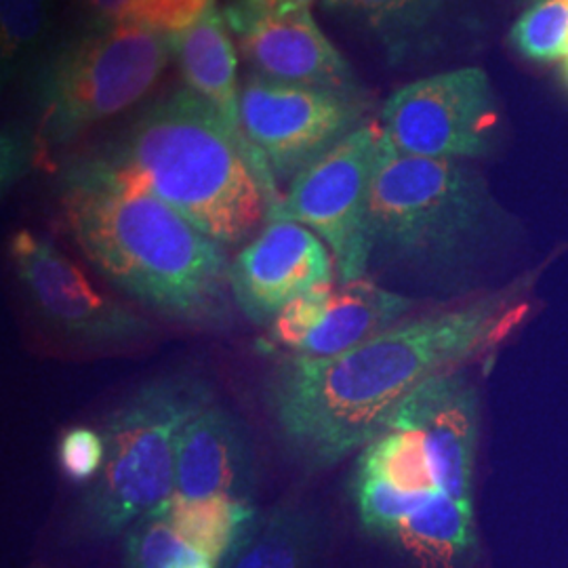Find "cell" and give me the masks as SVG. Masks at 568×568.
<instances>
[{
    "instance_id": "484cf974",
    "label": "cell",
    "mask_w": 568,
    "mask_h": 568,
    "mask_svg": "<svg viewBox=\"0 0 568 568\" xmlns=\"http://www.w3.org/2000/svg\"><path fill=\"white\" fill-rule=\"evenodd\" d=\"M47 0H0L2 58L11 60L41 39Z\"/></svg>"
},
{
    "instance_id": "ac0fdd59",
    "label": "cell",
    "mask_w": 568,
    "mask_h": 568,
    "mask_svg": "<svg viewBox=\"0 0 568 568\" xmlns=\"http://www.w3.org/2000/svg\"><path fill=\"white\" fill-rule=\"evenodd\" d=\"M171 44L178 53L183 79L190 91L217 110L230 129L244 140L241 129V91L236 77L239 58L222 11L213 4L201 20L171 37Z\"/></svg>"
},
{
    "instance_id": "ffe728a7",
    "label": "cell",
    "mask_w": 568,
    "mask_h": 568,
    "mask_svg": "<svg viewBox=\"0 0 568 568\" xmlns=\"http://www.w3.org/2000/svg\"><path fill=\"white\" fill-rule=\"evenodd\" d=\"M445 4L447 0H323L325 11L365 23L396 53L426 32Z\"/></svg>"
},
{
    "instance_id": "7402d4cb",
    "label": "cell",
    "mask_w": 568,
    "mask_h": 568,
    "mask_svg": "<svg viewBox=\"0 0 568 568\" xmlns=\"http://www.w3.org/2000/svg\"><path fill=\"white\" fill-rule=\"evenodd\" d=\"M514 49L530 61L549 63L568 55V0H535L509 32Z\"/></svg>"
},
{
    "instance_id": "e0dca14e",
    "label": "cell",
    "mask_w": 568,
    "mask_h": 568,
    "mask_svg": "<svg viewBox=\"0 0 568 568\" xmlns=\"http://www.w3.org/2000/svg\"><path fill=\"white\" fill-rule=\"evenodd\" d=\"M328 527L318 509L297 499L260 511L224 568H323Z\"/></svg>"
},
{
    "instance_id": "7a4b0ae2",
    "label": "cell",
    "mask_w": 568,
    "mask_h": 568,
    "mask_svg": "<svg viewBox=\"0 0 568 568\" xmlns=\"http://www.w3.org/2000/svg\"><path fill=\"white\" fill-rule=\"evenodd\" d=\"M61 203L84 257L131 300L190 328L230 326L234 297L225 246L173 206L103 159L68 173Z\"/></svg>"
},
{
    "instance_id": "f546056e",
    "label": "cell",
    "mask_w": 568,
    "mask_h": 568,
    "mask_svg": "<svg viewBox=\"0 0 568 568\" xmlns=\"http://www.w3.org/2000/svg\"><path fill=\"white\" fill-rule=\"evenodd\" d=\"M520 2H528V4H530V2H535V0H520Z\"/></svg>"
},
{
    "instance_id": "603a6c76",
    "label": "cell",
    "mask_w": 568,
    "mask_h": 568,
    "mask_svg": "<svg viewBox=\"0 0 568 568\" xmlns=\"http://www.w3.org/2000/svg\"><path fill=\"white\" fill-rule=\"evenodd\" d=\"M333 291L335 284H323L284 305L276 318L267 325V335L262 342L264 349L281 356L293 354L295 347L307 337V333L325 316Z\"/></svg>"
},
{
    "instance_id": "6da1fadb",
    "label": "cell",
    "mask_w": 568,
    "mask_h": 568,
    "mask_svg": "<svg viewBox=\"0 0 568 568\" xmlns=\"http://www.w3.org/2000/svg\"><path fill=\"white\" fill-rule=\"evenodd\" d=\"M537 274L466 304L406 318L335 358L281 356L264 400L295 464L321 471L366 447L410 394L497 349L527 321Z\"/></svg>"
},
{
    "instance_id": "30bf717a",
    "label": "cell",
    "mask_w": 568,
    "mask_h": 568,
    "mask_svg": "<svg viewBox=\"0 0 568 568\" xmlns=\"http://www.w3.org/2000/svg\"><path fill=\"white\" fill-rule=\"evenodd\" d=\"M365 100L251 74L241 89V129L276 187L363 126Z\"/></svg>"
},
{
    "instance_id": "9a60e30c",
    "label": "cell",
    "mask_w": 568,
    "mask_h": 568,
    "mask_svg": "<svg viewBox=\"0 0 568 568\" xmlns=\"http://www.w3.org/2000/svg\"><path fill=\"white\" fill-rule=\"evenodd\" d=\"M257 455L239 415L209 403L182 429L175 462V495L227 497L255 504Z\"/></svg>"
},
{
    "instance_id": "8fae6325",
    "label": "cell",
    "mask_w": 568,
    "mask_h": 568,
    "mask_svg": "<svg viewBox=\"0 0 568 568\" xmlns=\"http://www.w3.org/2000/svg\"><path fill=\"white\" fill-rule=\"evenodd\" d=\"M382 129L387 143L408 156L474 161L495 150L501 112L487 72L459 68L392 93Z\"/></svg>"
},
{
    "instance_id": "7c38bea8",
    "label": "cell",
    "mask_w": 568,
    "mask_h": 568,
    "mask_svg": "<svg viewBox=\"0 0 568 568\" xmlns=\"http://www.w3.org/2000/svg\"><path fill=\"white\" fill-rule=\"evenodd\" d=\"M335 276L325 241L291 220H270L230 262L234 305L253 325H270L284 305Z\"/></svg>"
},
{
    "instance_id": "cb8c5ba5",
    "label": "cell",
    "mask_w": 568,
    "mask_h": 568,
    "mask_svg": "<svg viewBox=\"0 0 568 568\" xmlns=\"http://www.w3.org/2000/svg\"><path fill=\"white\" fill-rule=\"evenodd\" d=\"M105 462V443L102 432L93 427H68L58 443V466L60 471L77 485L93 483Z\"/></svg>"
},
{
    "instance_id": "8992f818",
    "label": "cell",
    "mask_w": 568,
    "mask_h": 568,
    "mask_svg": "<svg viewBox=\"0 0 568 568\" xmlns=\"http://www.w3.org/2000/svg\"><path fill=\"white\" fill-rule=\"evenodd\" d=\"M213 403L196 373L145 382L102 422L105 462L82 497L81 520L95 537L121 535L175 495V462L185 424Z\"/></svg>"
},
{
    "instance_id": "d6986e66",
    "label": "cell",
    "mask_w": 568,
    "mask_h": 568,
    "mask_svg": "<svg viewBox=\"0 0 568 568\" xmlns=\"http://www.w3.org/2000/svg\"><path fill=\"white\" fill-rule=\"evenodd\" d=\"M152 516H161L187 544L224 568L230 556L241 546L244 535L255 525L260 509L255 504L227 497L185 499L173 495Z\"/></svg>"
},
{
    "instance_id": "ba28073f",
    "label": "cell",
    "mask_w": 568,
    "mask_h": 568,
    "mask_svg": "<svg viewBox=\"0 0 568 568\" xmlns=\"http://www.w3.org/2000/svg\"><path fill=\"white\" fill-rule=\"evenodd\" d=\"M11 260L30 318L55 344L87 354H116L143 345L152 325L103 295L79 265L30 230L11 239Z\"/></svg>"
},
{
    "instance_id": "3957f363",
    "label": "cell",
    "mask_w": 568,
    "mask_h": 568,
    "mask_svg": "<svg viewBox=\"0 0 568 568\" xmlns=\"http://www.w3.org/2000/svg\"><path fill=\"white\" fill-rule=\"evenodd\" d=\"M103 161L222 246L255 239L283 199L243 138L190 89L152 105Z\"/></svg>"
},
{
    "instance_id": "f1b7e54d",
    "label": "cell",
    "mask_w": 568,
    "mask_h": 568,
    "mask_svg": "<svg viewBox=\"0 0 568 568\" xmlns=\"http://www.w3.org/2000/svg\"><path fill=\"white\" fill-rule=\"evenodd\" d=\"M560 74H562V82L567 84L568 89V58H565V60H562V65H560Z\"/></svg>"
},
{
    "instance_id": "4fadbf2b",
    "label": "cell",
    "mask_w": 568,
    "mask_h": 568,
    "mask_svg": "<svg viewBox=\"0 0 568 568\" xmlns=\"http://www.w3.org/2000/svg\"><path fill=\"white\" fill-rule=\"evenodd\" d=\"M225 21L255 74L270 81L363 98L349 63L326 39L310 9L246 13L230 4Z\"/></svg>"
},
{
    "instance_id": "83f0119b",
    "label": "cell",
    "mask_w": 568,
    "mask_h": 568,
    "mask_svg": "<svg viewBox=\"0 0 568 568\" xmlns=\"http://www.w3.org/2000/svg\"><path fill=\"white\" fill-rule=\"evenodd\" d=\"M91 4L102 18L110 20V23H121L126 21L131 0H91Z\"/></svg>"
},
{
    "instance_id": "4316f807",
    "label": "cell",
    "mask_w": 568,
    "mask_h": 568,
    "mask_svg": "<svg viewBox=\"0 0 568 568\" xmlns=\"http://www.w3.org/2000/svg\"><path fill=\"white\" fill-rule=\"evenodd\" d=\"M314 0H234L232 7L246 13H288L310 9Z\"/></svg>"
},
{
    "instance_id": "9c48e42d",
    "label": "cell",
    "mask_w": 568,
    "mask_h": 568,
    "mask_svg": "<svg viewBox=\"0 0 568 568\" xmlns=\"http://www.w3.org/2000/svg\"><path fill=\"white\" fill-rule=\"evenodd\" d=\"M384 129L365 122L293 182L270 220H291L325 241L339 284L368 276V199L382 156Z\"/></svg>"
},
{
    "instance_id": "2e32d148",
    "label": "cell",
    "mask_w": 568,
    "mask_h": 568,
    "mask_svg": "<svg viewBox=\"0 0 568 568\" xmlns=\"http://www.w3.org/2000/svg\"><path fill=\"white\" fill-rule=\"evenodd\" d=\"M417 307V302L400 291L382 286L371 276L339 284L326 305L325 316L314 326L293 358H335L368 339L400 325Z\"/></svg>"
},
{
    "instance_id": "5b68a950",
    "label": "cell",
    "mask_w": 568,
    "mask_h": 568,
    "mask_svg": "<svg viewBox=\"0 0 568 568\" xmlns=\"http://www.w3.org/2000/svg\"><path fill=\"white\" fill-rule=\"evenodd\" d=\"M358 523L415 568H469L478 558L474 508L440 485L419 432L398 415L358 450L349 480Z\"/></svg>"
},
{
    "instance_id": "d4e9b609",
    "label": "cell",
    "mask_w": 568,
    "mask_h": 568,
    "mask_svg": "<svg viewBox=\"0 0 568 568\" xmlns=\"http://www.w3.org/2000/svg\"><path fill=\"white\" fill-rule=\"evenodd\" d=\"M215 0H131L126 21L175 37L203 18Z\"/></svg>"
},
{
    "instance_id": "277c9868",
    "label": "cell",
    "mask_w": 568,
    "mask_h": 568,
    "mask_svg": "<svg viewBox=\"0 0 568 568\" xmlns=\"http://www.w3.org/2000/svg\"><path fill=\"white\" fill-rule=\"evenodd\" d=\"M506 213L466 161L408 156L384 135L368 199V276L450 293L497 244Z\"/></svg>"
},
{
    "instance_id": "5bb4252c",
    "label": "cell",
    "mask_w": 568,
    "mask_h": 568,
    "mask_svg": "<svg viewBox=\"0 0 568 568\" xmlns=\"http://www.w3.org/2000/svg\"><path fill=\"white\" fill-rule=\"evenodd\" d=\"M392 415H398L419 432L434 471L448 495L474 508L480 400L464 371L432 379Z\"/></svg>"
},
{
    "instance_id": "52a82bcc",
    "label": "cell",
    "mask_w": 568,
    "mask_h": 568,
    "mask_svg": "<svg viewBox=\"0 0 568 568\" xmlns=\"http://www.w3.org/2000/svg\"><path fill=\"white\" fill-rule=\"evenodd\" d=\"M171 37L135 21L112 23L61 55L47 89V133L65 142L143 100L171 55Z\"/></svg>"
},
{
    "instance_id": "44dd1931",
    "label": "cell",
    "mask_w": 568,
    "mask_h": 568,
    "mask_svg": "<svg viewBox=\"0 0 568 568\" xmlns=\"http://www.w3.org/2000/svg\"><path fill=\"white\" fill-rule=\"evenodd\" d=\"M124 567L220 568L161 516H148L124 532Z\"/></svg>"
}]
</instances>
